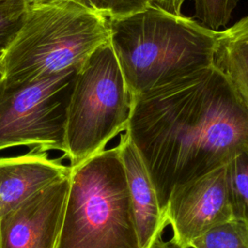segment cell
Instances as JSON below:
<instances>
[{
    "mask_svg": "<svg viewBox=\"0 0 248 248\" xmlns=\"http://www.w3.org/2000/svg\"><path fill=\"white\" fill-rule=\"evenodd\" d=\"M195 17L204 26L218 31L225 27L232 17L238 0H192Z\"/></svg>",
    "mask_w": 248,
    "mask_h": 248,
    "instance_id": "5bb4252c",
    "label": "cell"
},
{
    "mask_svg": "<svg viewBox=\"0 0 248 248\" xmlns=\"http://www.w3.org/2000/svg\"><path fill=\"white\" fill-rule=\"evenodd\" d=\"M187 0H152V4L173 15H182L181 9Z\"/></svg>",
    "mask_w": 248,
    "mask_h": 248,
    "instance_id": "e0dca14e",
    "label": "cell"
},
{
    "mask_svg": "<svg viewBox=\"0 0 248 248\" xmlns=\"http://www.w3.org/2000/svg\"><path fill=\"white\" fill-rule=\"evenodd\" d=\"M109 43L131 102L187 75L214 65L218 31L184 15L148 5L108 19Z\"/></svg>",
    "mask_w": 248,
    "mask_h": 248,
    "instance_id": "7a4b0ae2",
    "label": "cell"
},
{
    "mask_svg": "<svg viewBox=\"0 0 248 248\" xmlns=\"http://www.w3.org/2000/svg\"><path fill=\"white\" fill-rule=\"evenodd\" d=\"M26 9V0H0V58L18 32Z\"/></svg>",
    "mask_w": 248,
    "mask_h": 248,
    "instance_id": "9a60e30c",
    "label": "cell"
},
{
    "mask_svg": "<svg viewBox=\"0 0 248 248\" xmlns=\"http://www.w3.org/2000/svg\"><path fill=\"white\" fill-rule=\"evenodd\" d=\"M165 215L172 230L171 240L180 248L232 218L226 165L176 186L168 200Z\"/></svg>",
    "mask_w": 248,
    "mask_h": 248,
    "instance_id": "52a82bcc",
    "label": "cell"
},
{
    "mask_svg": "<svg viewBox=\"0 0 248 248\" xmlns=\"http://www.w3.org/2000/svg\"><path fill=\"white\" fill-rule=\"evenodd\" d=\"M69 175L53 181L0 217V248H56Z\"/></svg>",
    "mask_w": 248,
    "mask_h": 248,
    "instance_id": "ba28073f",
    "label": "cell"
},
{
    "mask_svg": "<svg viewBox=\"0 0 248 248\" xmlns=\"http://www.w3.org/2000/svg\"><path fill=\"white\" fill-rule=\"evenodd\" d=\"M116 146L124 167L140 246L150 248L158 238L162 237L168 221L149 172L125 132Z\"/></svg>",
    "mask_w": 248,
    "mask_h": 248,
    "instance_id": "9c48e42d",
    "label": "cell"
},
{
    "mask_svg": "<svg viewBox=\"0 0 248 248\" xmlns=\"http://www.w3.org/2000/svg\"><path fill=\"white\" fill-rule=\"evenodd\" d=\"M191 248H248V224L232 218L196 238Z\"/></svg>",
    "mask_w": 248,
    "mask_h": 248,
    "instance_id": "4fadbf2b",
    "label": "cell"
},
{
    "mask_svg": "<svg viewBox=\"0 0 248 248\" xmlns=\"http://www.w3.org/2000/svg\"><path fill=\"white\" fill-rule=\"evenodd\" d=\"M124 132L165 212L176 186L225 166L248 148V108L212 65L133 100Z\"/></svg>",
    "mask_w": 248,
    "mask_h": 248,
    "instance_id": "6da1fadb",
    "label": "cell"
},
{
    "mask_svg": "<svg viewBox=\"0 0 248 248\" xmlns=\"http://www.w3.org/2000/svg\"><path fill=\"white\" fill-rule=\"evenodd\" d=\"M150 248H180L177 244H175L171 239L170 240H163L162 237L158 238Z\"/></svg>",
    "mask_w": 248,
    "mask_h": 248,
    "instance_id": "ac0fdd59",
    "label": "cell"
},
{
    "mask_svg": "<svg viewBox=\"0 0 248 248\" xmlns=\"http://www.w3.org/2000/svg\"><path fill=\"white\" fill-rule=\"evenodd\" d=\"M214 65L248 108V15L218 31Z\"/></svg>",
    "mask_w": 248,
    "mask_h": 248,
    "instance_id": "8fae6325",
    "label": "cell"
},
{
    "mask_svg": "<svg viewBox=\"0 0 248 248\" xmlns=\"http://www.w3.org/2000/svg\"><path fill=\"white\" fill-rule=\"evenodd\" d=\"M76 72L17 86L0 81V151L23 145L65 152L66 108Z\"/></svg>",
    "mask_w": 248,
    "mask_h": 248,
    "instance_id": "8992f818",
    "label": "cell"
},
{
    "mask_svg": "<svg viewBox=\"0 0 248 248\" xmlns=\"http://www.w3.org/2000/svg\"><path fill=\"white\" fill-rule=\"evenodd\" d=\"M70 168L56 248H140L117 146Z\"/></svg>",
    "mask_w": 248,
    "mask_h": 248,
    "instance_id": "277c9868",
    "label": "cell"
},
{
    "mask_svg": "<svg viewBox=\"0 0 248 248\" xmlns=\"http://www.w3.org/2000/svg\"><path fill=\"white\" fill-rule=\"evenodd\" d=\"M232 218L248 224V148L226 164Z\"/></svg>",
    "mask_w": 248,
    "mask_h": 248,
    "instance_id": "7c38bea8",
    "label": "cell"
},
{
    "mask_svg": "<svg viewBox=\"0 0 248 248\" xmlns=\"http://www.w3.org/2000/svg\"><path fill=\"white\" fill-rule=\"evenodd\" d=\"M152 0H89V5L108 19L118 18L142 10Z\"/></svg>",
    "mask_w": 248,
    "mask_h": 248,
    "instance_id": "2e32d148",
    "label": "cell"
},
{
    "mask_svg": "<svg viewBox=\"0 0 248 248\" xmlns=\"http://www.w3.org/2000/svg\"><path fill=\"white\" fill-rule=\"evenodd\" d=\"M131 97L108 42L99 46L76 72L65 119V152L76 167L104 150L126 130Z\"/></svg>",
    "mask_w": 248,
    "mask_h": 248,
    "instance_id": "5b68a950",
    "label": "cell"
},
{
    "mask_svg": "<svg viewBox=\"0 0 248 248\" xmlns=\"http://www.w3.org/2000/svg\"><path fill=\"white\" fill-rule=\"evenodd\" d=\"M50 159L48 152L32 148L27 153L0 157V217L24 200L69 175L70 166L61 160Z\"/></svg>",
    "mask_w": 248,
    "mask_h": 248,
    "instance_id": "30bf717a",
    "label": "cell"
},
{
    "mask_svg": "<svg viewBox=\"0 0 248 248\" xmlns=\"http://www.w3.org/2000/svg\"><path fill=\"white\" fill-rule=\"evenodd\" d=\"M41 1H46V0H26V3L30 4V3H36V2H41ZM75 1L82 3V4H85L87 6H90L89 5V0H75Z\"/></svg>",
    "mask_w": 248,
    "mask_h": 248,
    "instance_id": "d6986e66",
    "label": "cell"
},
{
    "mask_svg": "<svg viewBox=\"0 0 248 248\" xmlns=\"http://www.w3.org/2000/svg\"><path fill=\"white\" fill-rule=\"evenodd\" d=\"M109 41L108 19L75 0L27 4L23 22L0 58V81L17 86L78 71Z\"/></svg>",
    "mask_w": 248,
    "mask_h": 248,
    "instance_id": "3957f363",
    "label": "cell"
}]
</instances>
